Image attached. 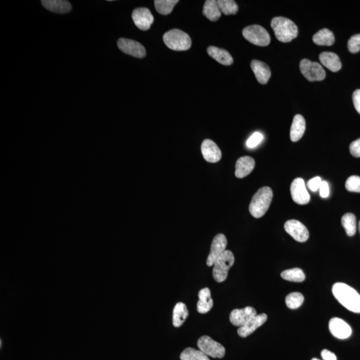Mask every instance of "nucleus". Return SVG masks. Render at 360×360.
<instances>
[{
  "label": "nucleus",
  "instance_id": "1",
  "mask_svg": "<svg viewBox=\"0 0 360 360\" xmlns=\"http://www.w3.org/2000/svg\"><path fill=\"white\" fill-rule=\"evenodd\" d=\"M332 292L335 299L347 309L360 313V295L350 285L336 283L333 285Z\"/></svg>",
  "mask_w": 360,
  "mask_h": 360
},
{
  "label": "nucleus",
  "instance_id": "2",
  "mask_svg": "<svg viewBox=\"0 0 360 360\" xmlns=\"http://www.w3.org/2000/svg\"><path fill=\"white\" fill-rule=\"evenodd\" d=\"M271 26L276 38L282 42H289L298 36L297 26L286 17H274L271 21Z\"/></svg>",
  "mask_w": 360,
  "mask_h": 360
},
{
  "label": "nucleus",
  "instance_id": "3",
  "mask_svg": "<svg viewBox=\"0 0 360 360\" xmlns=\"http://www.w3.org/2000/svg\"><path fill=\"white\" fill-rule=\"evenodd\" d=\"M272 198L273 192L271 188L265 186L259 189L250 204L249 211L252 216L256 218H260L264 216L269 209Z\"/></svg>",
  "mask_w": 360,
  "mask_h": 360
},
{
  "label": "nucleus",
  "instance_id": "4",
  "mask_svg": "<svg viewBox=\"0 0 360 360\" xmlns=\"http://www.w3.org/2000/svg\"><path fill=\"white\" fill-rule=\"evenodd\" d=\"M167 47L175 51H186L192 46V39L188 34L178 29L166 32L163 36Z\"/></svg>",
  "mask_w": 360,
  "mask_h": 360
},
{
  "label": "nucleus",
  "instance_id": "5",
  "mask_svg": "<svg viewBox=\"0 0 360 360\" xmlns=\"http://www.w3.org/2000/svg\"><path fill=\"white\" fill-rule=\"evenodd\" d=\"M234 262V254L230 250H226L213 265V277L214 280L219 283L224 282L228 277V272Z\"/></svg>",
  "mask_w": 360,
  "mask_h": 360
},
{
  "label": "nucleus",
  "instance_id": "6",
  "mask_svg": "<svg viewBox=\"0 0 360 360\" xmlns=\"http://www.w3.org/2000/svg\"><path fill=\"white\" fill-rule=\"evenodd\" d=\"M242 34L248 41L256 46H267L271 40L267 31L259 25L248 26L243 30Z\"/></svg>",
  "mask_w": 360,
  "mask_h": 360
},
{
  "label": "nucleus",
  "instance_id": "7",
  "mask_svg": "<svg viewBox=\"0 0 360 360\" xmlns=\"http://www.w3.org/2000/svg\"><path fill=\"white\" fill-rule=\"evenodd\" d=\"M197 347L199 350L208 356L220 359L224 357L226 353L224 347L208 335H204L199 338L197 341Z\"/></svg>",
  "mask_w": 360,
  "mask_h": 360
},
{
  "label": "nucleus",
  "instance_id": "8",
  "mask_svg": "<svg viewBox=\"0 0 360 360\" xmlns=\"http://www.w3.org/2000/svg\"><path fill=\"white\" fill-rule=\"evenodd\" d=\"M300 69L301 73L309 82L322 81L326 78V72L322 65L307 59L300 61Z\"/></svg>",
  "mask_w": 360,
  "mask_h": 360
},
{
  "label": "nucleus",
  "instance_id": "9",
  "mask_svg": "<svg viewBox=\"0 0 360 360\" xmlns=\"http://www.w3.org/2000/svg\"><path fill=\"white\" fill-rule=\"evenodd\" d=\"M227 245L228 240L224 234H219L214 237L211 244L209 255L206 261L208 266L211 267L214 264L217 259L226 251Z\"/></svg>",
  "mask_w": 360,
  "mask_h": 360
},
{
  "label": "nucleus",
  "instance_id": "10",
  "mask_svg": "<svg viewBox=\"0 0 360 360\" xmlns=\"http://www.w3.org/2000/svg\"><path fill=\"white\" fill-rule=\"evenodd\" d=\"M119 49L125 54L135 58H142L146 56V49L141 43L133 39L120 38L118 41Z\"/></svg>",
  "mask_w": 360,
  "mask_h": 360
},
{
  "label": "nucleus",
  "instance_id": "11",
  "mask_svg": "<svg viewBox=\"0 0 360 360\" xmlns=\"http://www.w3.org/2000/svg\"><path fill=\"white\" fill-rule=\"evenodd\" d=\"M284 229L294 240L299 242H305L308 240L309 232L306 226L296 219L287 221L284 224Z\"/></svg>",
  "mask_w": 360,
  "mask_h": 360
},
{
  "label": "nucleus",
  "instance_id": "12",
  "mask_svg": "<svg viewBox=\"0 0 360 360\" xmlns=\"http://www.w3.org/2000/svg\"><path fill=\"white\" fill-rule=\"evenodd\" d=\"M290 192L293 200L299 205H306L309 202L310 195L302 178L298 177L294 180L291 184Z\"/></svg>",
  "mask_w": 360,
  "mask_h": 360
},
{
  "label": "nucleus",
  "instance_id": "13",
  "mask_svg": "<svg viewBox=\"0 0 360 360\" xmlns=\"http://www.w3.org/2000/svg\"><path fill=\"white\" fill-rule=\"evenodd\" d=\"M257 315L255 309L248 306L243 309H234L230 313V320L232 325L241 328Z\"/></svg>",
  "mask_w": 360,
  "mask_h": 360
},
{
  "label": "nucleus",
  "instance_id": "14",
  "mask_svg": "<svg viewBox=\"0 0 360 360\" xmlns=\"http://www.w3.org/2000/svg\"><path fill=\"white\" fill-rule=\"evenodd\" d=\"M131 17L135 25L141 30L146 31L150 29L151 24L154 21L150 10L146 8L135 9L133 11Z\"/></svg>",
  "mask_w": 360,
  "mask_h": 360
},
{
  "label": "nucleus",
  "instance_id": "15",
  "mask_svg": "<svg viewBox=\"0 0 360 360\" xmlns=\"http://www.w3.org/2000/svg\"><path fill=\"white\" fill-rule=\"evenodd\" d=\"M329 329L333 336L340 340L347 339L352 333L351 327L339 318H331L329 322Z\"/></svg>",
  "mask_w": 360,
  "mask_h": 360
},
{
  "label": "nucleus",
  "instance_id": "16",
  "mask_svg": "<svg viewBox=\"0 0 360 360\" xmlns=\"http://www.w3.org/2000/svg\"><path fill=\"white\" fill-rule=\"evenodd\" d=\"M201 153L204 159L210 163H216L221 160V151L216 143L212 140H204L201 146Z\"/></svg>",
  "mask_w": 360,
  "mask_h": 360
},
{
  "label": "nucleus",
  "instance_id": "17",
  "mask_svg": "<svg viewBox=\"0 0 360 360\" xmlns=\"http://www.w3.org/2000/svg\"><path fill=\"white\" fill-rule=\"evenodd\" d=\"M267 316L265 313H261L252 318L244 326L239 328L238 335L241 338H246L253 333L257 329L262 326L267 321Z\"/></svg>",
  "mask_w": 360,
  "mask_h": 360
},
{
  "label": "nucleus",
  "instance_id": "18",
  "mask_svg": "<svg viewBox=\"0 0 360 360\" xmlns=\"http://www.w3.org/2000/svg\"><path fill=\"white\" fill-rule=\"evenodd\" d=\"M255 167V160L250 156L239 158L236 164L235 174L238 178H243L253 171Z\"/></svg>",
  "mask_w": 360,
  "mask_h": 360
},
{
  "label": "nucleus",
  "instance_id": "19",
  "mask_svg": "<svg viewBox=\"0 0 360 360\" xmlns=\"http://www.w3.org/2000/svg\"><path fill=\"white\" fill-rule=\"evenodd\" d=\"M251 68L259 83L266 84L268 82L271 77V70L266 63L261 61L253 60L251 63Z\"/></svg>",
  "mask_w": 360,
  "mask_h": 360
},
{
  "label": "nucleus",
  "instance_id": "20",
  "mask_svg": "<svg viewBox=\"0 0 360 360\" xmlns=\"http://www.w3.org/2000/svg\"><path fill=\"white\" fill-rule=\"evenodd\" d=\"M320 61L323 65L330 71L337 72L342 68V63L337 54L333 52H322L319 56Z\"/></svg>",
  "mask_w": 360,
  "mask_h": 360
},
{
  "label": "nucleus",
  "instance_id": "21",
  "mask_svg": "<svg viewBox=\"0 0 360 360\" xmlns=\"http://www.w3.org/2000/svg\"><path fill=\"white\" fill-rule=\"evenodd\" d=\"M46 10L59 14H65L72 10L69 2L64 0H42L41 2Z\"/></svg>",
  "mask_w": 360,
  "mask_h": 360
},
{
  "label": "nucleus",
  "instance_id": "22",
  "mask_svg": "<svg viewBox=\"0 0 360 360\" xmlns=\"http://www.w3.org/2000/svg\"><path fill=\"white\" fill-rule=\"evenodd\" d=\"M306 130V121L300 114L294 116L290 129V139L294 142L302 138Z\"/></svg>",
  "mask_w": 360,
  "mask_h": 360
},
{
  "label": "nucleus",
  "instance_id": "23",
  "mask_svg": "<svg viewBox=\"0 0 360 360\" xmlns=\"http://www.w3.org/2000/svg\"><path fill=\"white\" fill-rule=\"evenodd\" d=\"M199 301L197 304V310L199 313H206L212 308L213 300L211 297V291L209 288L205 287L201 289L198 293Z\"/></svg>",
  "mask_w": 360,
  "mask_h": 360
},
{
  "label": "nucleus",
  "instance_id": "24",
  "mask_svg": "<svg viewBox=\"0 0 360 360\" xmlns=\"http://www.w3.org/2000/svg\"><path fill=\"white\" fill-rule=\"evenodd\" d=\"M207 52L212 58H214L215 60L221 64L230 65L234 63V59L230 53L226 51V50L214 47V46H210L208 48Z\"/></svg>",
  "mask_w": 360,
  "mask_h": 360
},
{
  "label": "nucleus",
  "instance_id": "25",
  "mask_svg": "<svg viewBox=\"0 0 360 360\" xmlns=\"http://www.w3.org/2000/svg\"><path fill=\"white\" fill-rule=\"evenodd\" d=\"M203 14L210 21H218L221 15L218 1L216 0L206 1L204 6Z\"/></svg>",
  "mask_w": 360,
  "mask_h": 360
},
{
  "label": "nucleus",
  "instance_id": "26",
  "mask_svg": "<svg viewBox=\"0 0 360 360\" xmlns=\"http://www.w3.org/2000/svg\"><path fill=\"white\" fill-rule=\"evenodd\" d=\"M189 315L187 306L182 302H178L175 305L173 310V325L175 328H179Z\"/></svg>",
  "mask_w": 360,
  "mask_h": 360
},
{
  "label": "nucleus",
  "instance_id": "27",
  "mask_svg": "<svg viewBox=\"0 0 360 360\" xmlns=\"http://www.w3.org/2000/svg\"><path fill=\"white\" fill-rule=\"evenodd\" d=\"M313 43L318 46H332L335 42V37L330 30L324 28L313 35Z\"/></svg>",
  "mask_w": 360,
  "mask_h": 360
},
{
  "label": "nucleus",
  "instance_id": "28",
  "mask_svg": "<svg viewBox=\"0 0 360 360\" xmlns=\"http://www.w3.org/2000/svg\"><path fill=\"white\" fill-rule=\"evenodd\" d=\"M342 225L349 236H354L356 232V218L352 213H347L342 218Z\"/></svg>",
  "mask_w": 360,
  "mask_h": 360
},
{
  "label": "nucleus",
  "instance_id": "29",
  "mask_svg": "<svg viewBox=\"0 0 360 360\" xmlns=\"http://www.w3.org/2000/svg\"><path fill=\"white\" fill-rule=\"evenodd\" d=\"M281 277L285 280L289 282H302L306 279V276L302 269L300 268H292L284 270L281 274Z\"/></svg>",
  "mask_w": 360,
  "mask_h": 360
},
{
  "label": "nucleus",
  "instance_id": "30",
  "mask_svg": "<svg viewBox=\"0 0 360 360\" xmlns=\"http://www.w3.org/2000/svg\"><path fill=\"white\" fill-rule=\"evenodd\" d=\"M177 0H155V10L162 15H168L172 12L173 8L178 3Z\"/></svg>",
  "mask_w": 360,
  "mask_h": 360
},
{
  "label": "nucleus",
  "instance_id": "31",
  "mask_svg": "<svg viewBox=\"0 0 360 360\" xmlns=\"http://www.w3.org/2000/svg\"><path fill=\"white\" fill-rule=\"evenodd\" d=\"M181 360H210L207 355L201 350H196L194 348H188L184 350L180 355Z\"/></svg>",
  "mask_w": 360,
  "mask_h": 360
},
{
  "label": "nucleus",
  "instance_id": "32",
  "mask_svg": "<svg viewBox=\"0 0 360 360\" xmlns=\"http://www.w3.org/2000/svg\"><path fill=\"white\" fill-rule=\"evenodd\" d=\"M218 3L221 13L226 15L236 14L238 12V6L233 0H219Z\"/></svg>",
  "mask_w": 360,
  "mask_h": 360
},
{
  "label": "nucleus",
  "instance_id": "33",
  "mask_svg": "<svg viewBox=\"0 0 360 360\" xmlns=\"http://www.w3.org/2000/svg\"><path fill=\"white\" fill-rule=\"evenodd\" d=\"M304 301V296L300 292H292L285 298V304L290 309H297L302 306Z\"/></svg>",
  "mask_w": 360,
  "mask_h": 360
},
{
  "label": "nucleus",
  "instance_id": "34",
  "mask_svg": "<svg viewBox=\"0 0 360 360\" xmlns=\"http://www.w3.org/2000/svg\"><path fill=\"white\" fill-rule=\"evenodd\" d=\"M346 190L351 192L360 193V176L352 175L346 182Z\"/></svg>",
  "mask_w": 360,
  "mask_h": 360
},
{
  "label": "nucleus",
  "instance_id": "35",
  "mask_svg": "<svg viewBox=\"0 0 360 360\" xmlns=\"http://www.w3.org/2000/svg\"><path fill=\"white\" fill-rule=\"evenodd\" d=\"M348 48L349 51L352 54H355L360 51V34L353 35L348 40Z\"/></svg>",
  "mask_w": 360,
  "mask_h": 360
},
{
  "label": "nucleus",
  "instance_id": "36",
  "mask_svg": "<svg viewBox=\"0 0 360 360\" xmlns=\"http://www.w3.org/2000/svg\"><path fill=\"white\" fill-rule=\"evenodd\" d=\"M263 136L260 132H255L253 133L246 142V146L249 148H255L262 142Z\"/></svg>",
  "mask_w": 360,
  "mask_h": 360
},
{
  "label": "nucleus",
  "instance_id": "37",
  "mask_svg": "<svg viewBox=\"0 0 360 360\" xmlns=\"http://www.w3.org/2000/svg\"><path fill=\"white\" fill-rule=\"evenodd\" d=\"M350 153L355 158H360V138L352 142L350 146Z\"/></svg>",
  "mask_w": 360,
  "mask_h": 360
},
{
  "label": "nucleus",
  "instance_id": "38",
  "mask_svg": "<svg viewBox=\"0 0 360 360\" xmlns=\"http://www.w3.org/2000/svg\"><path fill=\"white\" fill-rule=\"evenodd\" d=\"M322 182L321 177L318 176L313 177L308 182V187L312 192H316L319 190Z\"/></svg>",
  "mask_w": 360,
  "mask_h": 360
},
{
  "label": "nucleus",
  "instance_id": "39",
  "mask_svg": "<svg viewBox=\"0 0 360 360\" xmlns=\"http://www.w3.org/2000/svg\"><path fill=\"white\" fill-rule=\"evenodd\" d=\"M320 194L324 198L329 196V195H330V188H329L328 182L326 181L322 182L320 186Z\"/></svg>",
  "mask_w": 360,
  "mask_h": 360
},
{
  "label": "nucleus",
  "instance_id": "40",
  "mask_svg": "<svg viewBox=\"0 0 360 360\" xmlns=\"http://www.w3.org/2000/svg\"><path fill=\"white\" fill-rule=\"evenodd\" d=\"M353 102L355 109L360 114V89L355 90L353 92Z\"/></svg>",
  "mask_w": 360,
  "mask_h": 360
},
{
  "label": "nucleus",
  "instance_id": "41",
  "mask_svg": "<svg viewBox=\"0 0 360 360\" xmlns=\"http://www.w3.org/2000/svg\"><path fill=\"white\" fill-rule=\"evenodd\" d=\"M321 355L324 360H337L336 355L328 350H322Z\"/></svg>",
  "mask_w": 360,
  "mask_h": 360
},
{
  "label": "nucleus",
  "instance_id": "42",
  "mask_svg": "<svg viewBox=\"0 0 360 360\" xmlns=\"http://www.w3.org/2000/svg\"><path fill=\"white\" fill-rule=\"evenodd\" d=\"M359 232H360V221H359Z\"/></svg>",
  "mask_w": 360,
  "mask_h": 360
},
{
  "label": "nucleus",
  "instance_id": "43",
  "mask_svg": "<svg viewBox=\"0 0 360 360\" xmlns=\"http://www.w3.org/2000/svg\"><path fill=\"white\" fill-rule=\"evenodd\" d=\"M311 360H320V359H316V358H313V359H311Z\"/></svg>",
  "mask_w": 360,
  "mask_h": 360
}]
</instances>
